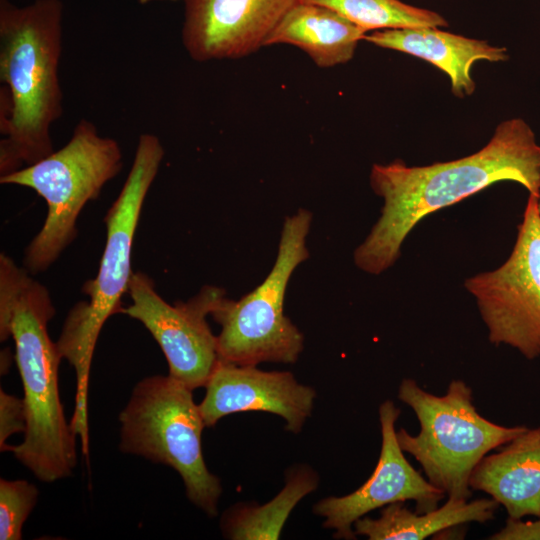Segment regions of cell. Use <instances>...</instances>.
Wrapping results in <instances>:
<instances>
[{
	"label": "cell",
	"instance_id": "6da1fadb",
	"mask_svg": "<svg viewBox=\"0 0 540 540\" xmlns=\"http://www.w3.org/2000/svg\"><path fill=\"white\" fill-rule=\"evenodd\" d=\"M503 181L521 184L529 194L540 196V145L521 118L501 122L483 148L456 160L425 166H408L400 159L374 164L370 185L383 206L354 251L356 266L372 275L386 271L422 219Z\"/></svg>",
	"mask_w": 540,
	"mask_h": 540
},
{
	"label": "cell",
	"instance_id": "7a4b0ae2",
	"mask_svg": "<svg viewBox=\"0 0 540 540\" xmlns=\"http://www.w3.org/2000/svg\"><path fill=\"white\" fill-rule=\"evenodd\" d=\"M0 255V339L15 342L22 380L26 431L18 445L6 451L38 480L52 483L72 475L77 465L76 434L67 422L58 387L61 359L48 334L55 307L47 288Z\"/></svg>",
	"mask_w": 540,
	"mask_h": 540
},
{
	"label": "cell",
	"instance_id": "3957f363",
	"mask_svg": "<svg viewBox=\"0 0 540 540\" xmlns=\"http://www.w3.org/2000/svg\"><path fill=\"white\" fill-rule=\"evenodd\" d=\"M62 15L59 0L21 8L0 0V80L10 101L9 118L0 125V176L54 152L50 126L62 115Z\"/></svg>",
	"mask_w": 540,
	"mask_h": 540
},
{
	"label": "cell",
	"instance_id": "277c9868",
	"mask_svg": "<svg viewBox=\"0 0 540 540\" xmlns=\"http://www.w3.org/2000/svg\"><path fill=\"white\" fill-rule=\"evenodd\" d=\"M163 157L159 138L141 134L126 181L104 218L106 243L98 273L82 287L89 299L73 305L56 342L61 357L76 372L75 409L70 424L83 438L88 436V379L95 345L104 323L123 308L121 298L128 293L134 273L131 258L135 232Z\"/></svg>",
	"mask_w": 540,
	"mask_h": 540
},
{
	"label": "cell",
	"instance_id": "5b68a950",
	"mask_svg": "<svg viewBox=\"0 0 540 540\" xmlns=\"http://www.w3.org/2000/svg\"><path fill=\"white\" fill-rule=\"evenodd\" d=\"M398 398L420 424L416 435L403 428L397 432L400 447L421 465L427 480L452 499L468 500L470 477L481 459L528 428L503 426L483 417L474 405L472 389L462 380L451 381L446 393L437 396L405 378Z\"/></svg>",
	"mask_w": 540,
	"mask_h": 540
},
{
	"label": "cell",
	"instance_id": "8992f818",
	"mask_svg": "<svg viewBox=\"0 0 540 540\" xmlns=\"http://www.w3.org/2000/svg\"><path fill=\"white\" fill-rule=\"evenodd\" d=\"M121 169L118 142L100 136L92 122L81 119L61 149L0 176L1 184L30 188L47 204L43 226L25 250L23 264L29 273L46 271L75 240L80 212Z\"/></svg>",
	"mask_w": 540,
	"mask_h": 540
},
{
	"label": "cell",
	"instance_id": "52a82bcc",
	"mask_svg": "<svg viewBox=\"0 0 540 540\" xmlns=\"http://www.w3.org/2000/svg\"><path fill=\"white\" fill-rule=\"evenodd\" d=\"M192 391L169 374L143 378L119 414V448L173 468L183 480L187 498L215 517L222 485L203 458L201 435L206 425Z\"/></svg>",
	"mask_w": 540,
	"mask_h": 540
},
{
	"label": "cell",
	"instance_id": "ba28073f",
	"mask_svg": "<svg viewBox=\"0 0 540 540\" xmlns=\"http://www.w3.org/2000/svg\"><path fill=\"white\" fill-rule=\"evenodd\" d=\"M311 223L312 214L304 208L287 216L274 265L263 282L237 301L224 297L212 312L221 326L218 360L243 366L297 361L304 336L284 314V301L293 272L309 257Z\"/></svg>",
	"mask_w": 540,
	"mask_h": 540
},
{
	"label": "cell",
	"instance_id": "9c48e42d",
	"mask_svg": "<svg viewBox=\"0 0 540 540\" xmlns=\"http://www.w3.org/2000/svg\"><path fill=\"white\" fill-rule=\"evenodd\" d=\"M529 194L513 250L498 268L478 273L464 286L475 298L494 345H508L526 359L540 356V216Z\"/></svg>",
	"mask_w": 540,
	"mask_h": 540
},
{
	"label": "cell",
	"instance_id": "30bf717a",
	"mask_svg": "<svg viewBox=\"0 0 540 540\" xmlns=\"http://www.w3.org/2000/svg\"><path fill=\"white\" fill-rule=\"evenodd\" d=\"M128 294L131 304L121 313L138 320L151 333L165 355L169 375L191 390L204 387L218 362L217 336L207 316L225 297V291L205 285L188 301L171 305L158 294L153 280L137 271Z\"/></svg>",
	"mask_w": 540,
	"mask_h": 540
},
{
	"label": "cell",
	"instance_id": "8fae6325",
	"mask_svg": "<svg viewBox=\"0 0 540 540\" xmlns=\"http://www.w3.org/2000/svg\"><path fill=\"white\" fill-rule=\"evenodd\" d=\"M400 413L391 400L380 405V455L373 473L363 485L348 495L329 496L314 505L313 512L324 518L325 528L335 530V538L355 539L354 523L375 509L412 500L417 512H428L436 509L446 496L406 459L395 429Z\"/></svg>",
	"mask_w": 540,
	"mask_h": 540
},
{
	"label": "cell",
	"instance_id": "7c38bea8",
	"mask_svg": "<svg viewBox=\"0 0 540 540\" xmlns=\"http://www.w3.org/2000/svg\"><path fill=\"white\" fill-rule=\"evenodd\" d=\"M298 1L184 0L183 46L197 62L246 57Z\"/></svg>",
	"mask_w": 540,
	"mask_h": 540
},
{
	"label": "cell",
	"instance_id": "4fadbf2b",
	"mask_svg": "<svg viewBox=\"0 0 540 540\" xmlns=\"http://www.w3.org/2000/svg\"><path fill=\"white\" fill-rule=\"evenodd\" d=\"M199 409L206 427L239 412L262 411L280 416L285 429L301 432L311 416L316 391L289 371H263L218 360Z\"/></svg>",
	"mask_w": 540,
	"mask_h": 540
},
{
	"label": "cell",
	"instance_id": "5bb4252c",
	"mask_svg": "<svg viewBox=\"0 0 540 540\" xmlns=\"http://www.w3.org/2000/svg\"><path fill=\"white\" fill-rule=\"evenodd\" d=\"M469 485L503 505L510 518L540 517V427L527 428L484 456Z\"/></svg>",
	"mask_w": 540,
	"mask_h": 540
},
{
	"label": "cell",
	"instance_id": "9a60e30c",
	"mask_svg": "<svg viewBox=\"0 0 540 540\" xmlns=\"http://www.w3.org/2000/svg\"><path fill=\"white\" fill-rule=\"evenodd\" d=\"M363 40L435 65L449 76L451 90L459 98L469 96L475 90L476 84L471 75L475 62H501L508 59L504 47L443 31L439 27L378 30L366 34Z\"/></svg>",
	"mask_w": 540,
	"mask_h": 540
},
{
	"label": "cell",
	"instance_id": "2e32d148",
	"mask_svg": "<svg viewBox=\"0 0 540 540\" xmlns=\"http://www.w3.org/2000/svg\"><path fill=\"white\" fill-rule=\"evenodd\" d=\"M366 32L336 11L298 1L281 19L265 46L288 44L305 52L320 68L350 61Z\"/></svg>",
	"mask_w": 540,
	"mask_h": 540
},
{
	"label": "cell",
	"instance_id": "e0dca14e",
	"mask_svg": "<svg viewBox=\"0 0 540 540\" xmlns=\"http://www.w3.org/2000/svg\"><path fill=\"white\" fill-rule=\"evenodd\" d=\"M403 503L384 506L378 518L361 517L354 523L355 535L366 536L369 540H422L468 522L490 521L499 506L493 498L470 502L448 498L434 510L413 512Z\"/></svg>",
	"mask_w": 540,
	"mask_h": 540
},
{
	"label": "cell",
	"instance_id": "ac0fdd59",
	"mask_svg": "<svg viewBox=\"0 0 540 540\" xmlns=\"http://www.w3.org/2000/svg\"><path fill=\"white\" fill-rule=\"evenodd\" d=\"M318 476L307 466L286 474L284 488L268 503L237 504L221 519L223 535L233 540L279 539L291 511L306 495L317 489Z\"/></svg>",
	"mask_w": 540,
	"mask_h": 540
},
{
	"label": "cell",
	"instance_id": "d6986e66",
	"mask_svg": "<svg viewBox=\"0 0 540 540\" xmlns=\"http://www.w3.org/2000/svg\"><path fill=\"white\" fill-rule=\"evenodd\" d=\"M328 7L366 33L385 29L446 27L447 20L435 11L400 0H299Z\"/></svg>",
	"mask_w": 540,
	"mask_h": 540
},
{
	"label": "cell",
	"instance_id": "ffe728a7",
	"mask_svg": "<svg viewBox=\"0 0 540 540\" xmlns=\"http://www.w3.org/2000/svg\"><path fill=\"white\" fill-rule=\"evenodd\" d=\"M39 491L23 479L0 480V539L21 540L22 527L35 507Z\"/></svg>",
	"mask_w": 540,
	"mask_h": 540
},
{
	"label": "cell",
	"instance_id": "44dd1931",
	"mask_svg": "<svg viewBox=\"0 0 540 540\" xmlns=\"http://www.w3.org/2000/svg\"><path fill=\"white\" fill-rule=\"evenodd\" d=\"M26 431L24 399L0 390V450L6 451L8 438Z\"/></svg>",
	"mask_w": 540,
	"mask_h": 540
},
{
	"label": "cell",
	"instance_id": "7402d4cb",
	"mask_svg": "<svg viewBox=\"0 0 540 540\" xmlns=\"http://www.w3.org/2000/svg\"><path fill=\"white\" fill-rule=\"evenodd\" d=\"M488 539L540 540V517L535 521H522L508 517L505 526Z\"/></svg>",
	"mask_w": 540,
	"mask_h": 540
},
{
	"label": "cell",
	"instance_id": "603a6c76",
	"mask_svg": "<svg viewBox=\"0 0 540 540\" xmlns=\"http://www.w3.org/2000/svg\"><path fill=\"white\" fill-rule=\"evenodd\" d=\"M538 212H539V216H540V196L538 198Z\"/></svg>",
	"mask_w": 540,
	"mask_h": 540
}]
</instances>
